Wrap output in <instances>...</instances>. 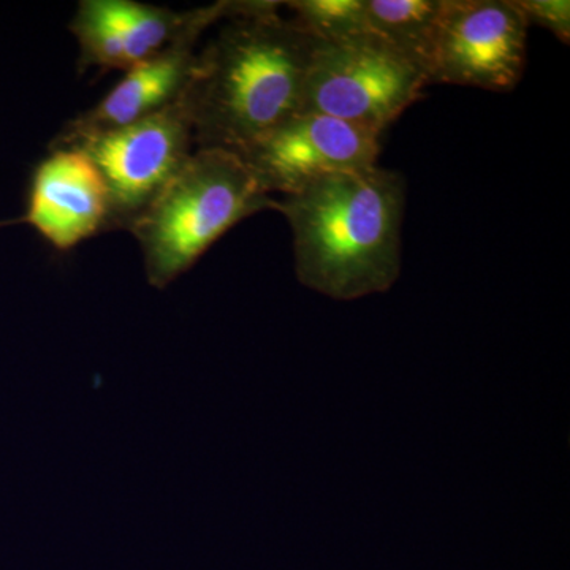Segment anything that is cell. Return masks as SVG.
<instances>
[{"label": "cell", "mask_w": 570, "mask_h": 570, "mask_svg": "<svg viewBox=\"0 0 570 570\" xmlns=\"http://www.w3.org/2000/svg\"><path fill=\"white\" fill-rule=\"evenodd\" d=\"M284 6L294 11V20L322 43L371 36L366 0H295Z\"/></svg>", "instance_id": "8fae6325"}, {"label": "cell", "mask_w": 570, "mask_h": 570, "mask_svg": "<svg viewBox=\"0 0 570 570\" xmlns=\"http://www.w3.org/2000/svg\"><path fill=\"white\" fill-rule=\"evenodd\" d=\"M202 33L204 31L187 33L164 51L127 70L122 80L99 104L66 124L51 149L77 146L96 135L141 121L175 104L193 77Z\"/></svg>", "instance_id": "9c48e42d"}, {"label": "cell", "mask_w": 570, "mask_h": 570, "mask_svg": "<svg viewBox=\"0 0 570 570\" xmlns=\"http://www.w3.org/2000/svg\"><path fill=\"white\" fill-rule=\"evenodd\" d=\"M430 85L426 71L373 36L322 43L307 71L302 111L384 135Z\"/></svg>", "instance_id": "277c9868"}, {"label": "cell", "mask_w": 570, "mask_h": 570, "mask_svg": "<svg viewBox=\"0 0 570 570\" xmlns=\"http://www.w3.org/2000/svg\"><path fill=\"white\" fill-rule=\"evenodd\" d=\"M528 26L539 24L564 45L570 41V3L568 0H513Z\"/></svg>", "instance_id": "4fadbf2b"}, {"label": "cell", "mask_w": 570, "mask_h": 570, "mask_svg": "<svg viewBox=\"0 0 570 570\" xmlns=\"http://www.w3.org/2000/svg\"><path fill=\"white\" fill-rule=\"evenodd\" d=\"M283 2L249 0L246 13L197 52L181 100L195 149L242 154L302 111L318 40L279 14Z\"/></svg>", "instance_id": "6da1fadb"}, {"label": "cell", "mask_w": 570, "mask_h": 570, "mask_svg": "<svg viewBox=\"0 0 570 570\" xmlns=\"http://www.w3.org/2000/svg\"><path fill=\"white\" fill-rule=\"evenodd\" d=\"M70 31L80 48L81 70H129L126 51L115 26L104 11L100 0H82L70 22Z\"/></svg>", "instance_id": "7c38bea8"}, {"label": "cell", "mask_w": 570, "mask_h": 570, "mask_svg": "<svg viewBox=\"0 0 570 570\" xmlns=\"http://www.w3.org/2000/svg\"><path fill=\"white\" fill-rule=\"evenodd\" d=\"M24 223L58 250L108 232L110 193L85 149H51L33 174Z\"/></svg>", "instance_id": "ba28073f"}, {"label": "cell", "mask_w": 570, "mask_h": 570, "mask_svg": "<svg viewBox=\"0 0 570 570\" xmlns=\"http://www.w3.org/2000/svg\"><path fill=\"white\" fill-rule=\"evenodd\" d=\"M527 40L528 22L513 0H444L428 80L513 91L527 67Z\"/></svg>", "instance_id": "8992f818"}, {"label": "cell", "mask_w": 570, "mask_h": 570, "mask_svg": "<svg viewBox=\"0 0 570 570\" xmlns=\"http://www.w3.org/2000/svg\"><path fill=\"white\" fill-rule=\"evenodd\" d=\"M382 135L299 111L238 154L268 195L299 193L324 176L374 167Z\"/></svg>", "instance_id": "52a82bcc"}, {"label": "cell", "mask_w": 570, "mask_h": 570, "mask_svg": "<svg viewBox=\"0 0 570 570\" xmlns=\"http://www.w3.org/2000/svg\"><path fill=\"white\" fill-rule=\"evenodd\" d=\"M275 206L238 154L195 149L129 230L148 283L167 287L236 224Z\"/></svg>", "instance_id": "3957f363"}, {"label": "cell", "mask_w": 570, "mask_h": 570, "mask_svg": "<svg viewBox=\"0 0 570 570\" xmlns=\"http://www.w3.org/2000/svg\"><path fill=\"white\" fill-rule=\"evenodd\" d=\"M75 148L88 153L107 183L108 232L130 230L193 156V122L179 97L141 121L96 135Z\"/></svg>", "instance_id": "5b68a950"}, {"label": "cell", "mask_w": 570, "mask_h": 570, "mask_svg": "<svg viewBox=\"0 0 570 570\" xmlns=\"http://www.w3.org/2000/svg\"><path fill=\"white\" fill-rule=\"evenodd\" d=\"M442 6L444 0H366L371 36L419 63L428 75Z\"/></svg>", "instance_id": "30bf717a"}, {"label": "cell", "mask_w": 570, "mask_h": 570, "mask_svg": "<svg viewBox=\"0 0 570 570\" xmlns=\"http://www.w3.org/2000/svg\"><path fill=\"white\" fill-rule=\"evenodd\" d=\"M404 206L403 176L377 165L276 200L294 235L299 283L335 299L387 292L401 272Z\"/></svg>", "instance_id": "7a4b0ae2"}]
</instances>
